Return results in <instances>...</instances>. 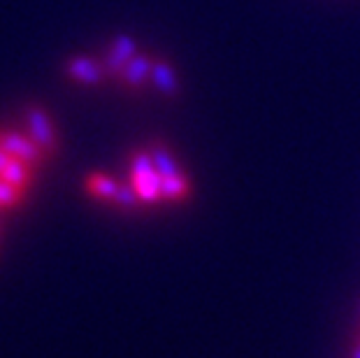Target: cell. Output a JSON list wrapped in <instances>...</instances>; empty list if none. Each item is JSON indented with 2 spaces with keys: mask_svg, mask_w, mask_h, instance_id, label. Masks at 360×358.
<instances>
[{
  "mask_svg": "<svg viewBox=\"0 0 360 358\" xmlns=\"http://www.w3.org/2000/svg\"><path fill=\"white\" fill-rule=\"evenodd\" d=\"M84 188L89 191V196L98 198V200L112 203L114 196H117V191H119V181L114 177H110V174L94 172V174H89L86 181H84Z\"/></svg>",
  "mask_w": 360,
  "mask_h": 358,
  "instance_id": "obj_9",
  "label": "cell"
},
{
  "mask_svg": "<svg viewBox=\"0 0 360 358\" xmlns=\"http://www.w3.org/2000/svg\"><path fill=\"white\" fill-rule=\"evenodd\" d=\"M149 82L154 84L158 94L165 98H177L181 94V82L177 77V70H174V65L170 63V58H165V56H154Z\"/></svg>",
  "mask_w": 360,
  "mask_h": 358,
  "instance_id": "obj_7",
  "label": "cell"
},
{
  "mask_svg": "<svg viewBox=\"0 0 360 358\" xmlns=\"http://www.w3.org/2000/svg\"><path fill=\"white\" fill-rule=\"evenodd\" d=\"M188 196H191V181L186 179V174L160 179V200L181 203V200H186Z\"/></svg>",
  "mask_w": 360,
  "mask_h": 358,
  "instance_id": "obj_10",
  "label": "cell"
},
{
  "mask_svg": "<svg viewBox=\"0 0 360 358\" xmlns=\"http://www.w3.org/2000/svg\"><path fill=\"white\" fill-rule=\"evenodd\" d=\"M354 358H360V345L356 347V352H354Z\"/></svg>",
  "mask_w": 360,
  "mask_h": 358,
  "instance_id": "obj_15",
  "label": "cell"
},
{
  "mask_svg": "<svg viewBox=\"0 0 360 358\" xmlns=\"http://www.w3.org/2000/svg\"><path fill=\"white\" fill-rule=\"evenodd\" d=\"M0 149H5L12 158H19L26 165H40L47 156L33 140L19 133H0Z\"/></svg>",
  "mask_w": 360,
  "mask_h": 358,
  "instance_id": "obj_4",
  "label": "cell"
},
{
  "mask_svg": "<svg viewBox=\"0 0 360 358\" xmlns=\"http://www.w3.org/2000/svg\"><path fill=\"white\" fill-rule=\"evenodd\" d=\"M26 124H28L30 140H33L47 156L53 154L58 147V138H56V131H53L49 114L42 108H28L26 110Z\"/></svg>",
  "mask_w": 360,
  "mask_h": 358,
  "instance_id": "obj_2",
  "label": "cell"
},
{
  "mask_svg": "<svg viewBox=\"0 0 360 358\" xmlns=\"http://www.w3.org/2000/svg\"><path fill=\"white\" fill-rule=\"evenodd\" d=\"M12 163V156L10 154H7V151L5 149H0V172H3L5 170V167L7 165H10Z\"/></svg>",
  "mask_w": 360,
  "mask_h": 358,
  "instance_id": "obj_14",
  "label": "cell"
},
{
  "mask_svg": "<svg viewBox=\"0 0 360 358\" xmlns=\"http://www.w3.org/2000/svg\"><path fill=\"white\" fill-rule=\"evenodd\" d=\"M147 149H149L151 161H154L156 172L160 174V179H163V177H181V174H184L181 165L177 163V158H174V154L165 147L163 142H160V140L149 142Z\"/></svg>",
  "mask_w": 360,
  "mask_h": 358,
  "instance_id": "obj_8",
  "label": "cell"
},
{
  "mask_svg": "<svg viewBox=\"0 0 360 358\" xmlns=\"http://www.w3.org/2000/svg\"><path fill=\"white\" fill-rule=\"evenodd\" d=\"M24 198V191L17 186H12L10 181L0 179V207H14V205L21 203Z\"/></svg>",
  "mask_w": 360,
  "mask_h": 358,
  "instance_id": "obj_13",
  "label": "cell"
},
{
  "mask_svg": "<svg viewBox=\"0 0 360 358\" xmlns=\"http://www.w3.org/2000/svg\"><path fill=\"white\" fill-rule=\"evenodd\" d=\"M0 179L10 181L12 186L21 188V191H26L28 184H30V170L26 167L24 161H19V158H12V163L5 167L3 172H0Z\"/></svg>",
  "mask_w": 360,
  "mask_h": 358,
  "instance_id": "obj_11",
  "label": "cell"
},
{
  "mask_svg": "<svg viewBox=\"0 0 360 358\" xmlns=\"http://www.w3.org/2000/svg\"><path fill=\"white\" fill-rule=\"evenodd\" d=\"M130 184L135 186L142 203L160 200V174L156 172L149 149H135L130 154Z\"/></svg>",
  "mask_w": 360,
  "mask_h": 358,
  "instance_id": "obj_1",
  "label": "cell"
},
{
  "mask_svg": "<svg viewBox=\"0 0 360 358\" xmlns=\"http://www.w3.org/2000/svg\"><path fill=\"white\" fill-rule=\"evenodd\" d=\"M151 65H154V56L147 54V51H137V54L124 65V70L119 75V84L128 91H140L144 84L151 77Z\"/></svg>",
  "mask_w": 360,
  "mask_h": 358,
  "instance_id": "obj_6",
  "label": "cell"
},
{
  "mask_svg": "<svg viewBox=\"0 0 360 358\" xmlns=\"http://www.w3.org/2000/svg\"><path fill=\"white\" fill-rule=\"evenodd\" d=\"M137 54V40L130 35H117L103 56V68L107 72V79H119L121 70L130 58Z\"/></svg>",
  "mask_w": 360,
  "mask_h": 358,
  "instance_id": "obj_3",
  "label": "cell"
},
{
  "mask_svg": "<svg viewBox=\"0 0 360 358\" xmlns=\"http://www.w3.org/2000/svg\"><path fill=\"white\" fill-rule=\"evenodd\" d=\"M65 75L75 82L86 84V87H98L107 82V72L103 68V60L91 56H75L65 63Z\"/></svg>",
  "mask_w": 360,
  "mask_h": 358,
  "instance_id": "obj_5",
  "label": "cell"
},
{
  "mask_svg": "<svg viewBox=\"0 0 360 358\" xmlns=\"http://www.w3.org/2000/svg\"><path fill=\"white\" fill-rule=\"evenodd\" d=\"M140 203L142 200H140V196H137L133 184H119V191L112 200V205H117L119 210H135Z\"/></svg>",
  "mask_w": 360,
  "mask_h": 358,
  "instance_id": "obj_12",
  "label": "cell"
}]
</instances>
